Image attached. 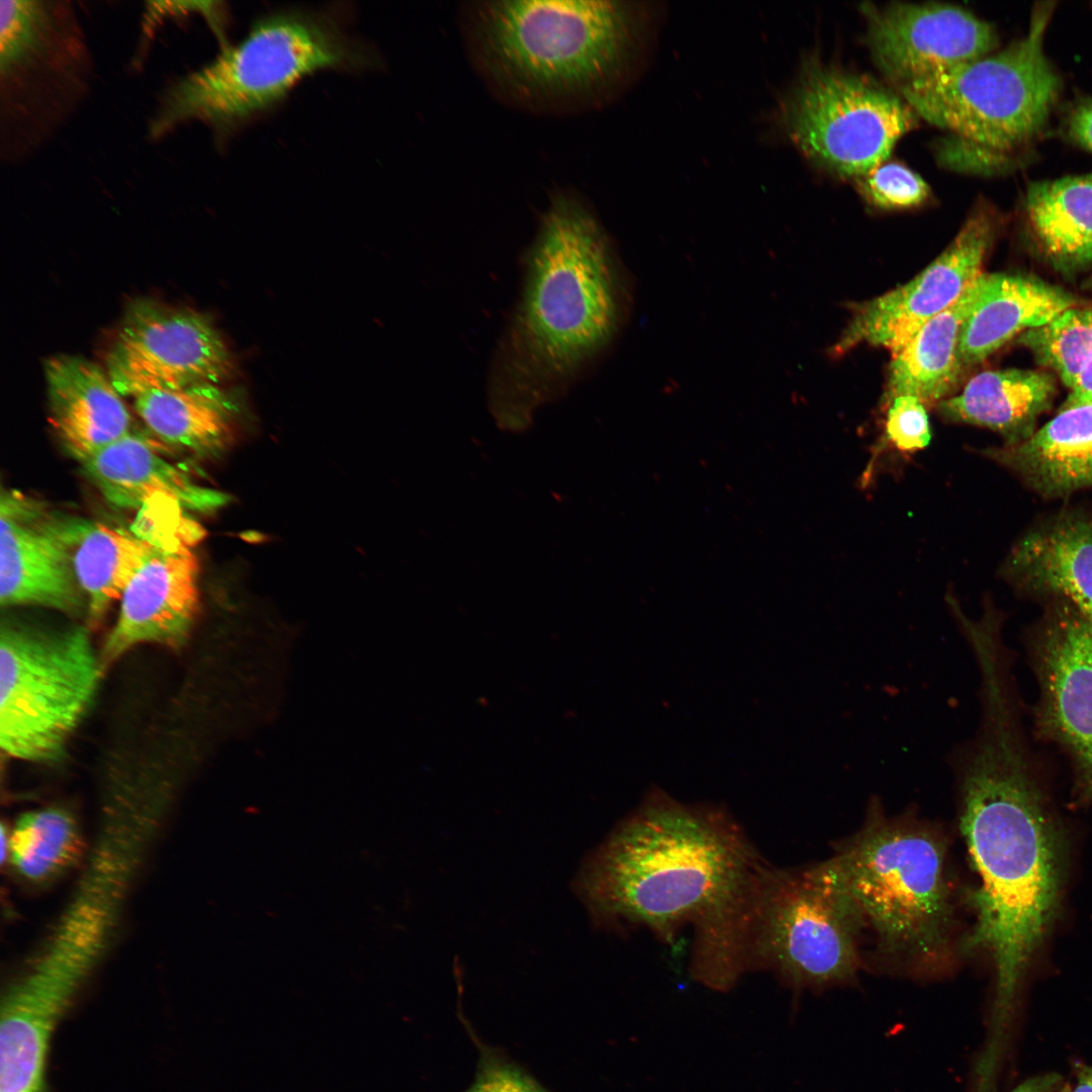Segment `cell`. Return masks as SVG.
<instances>
[{"label":"cell","mask_w":1092,"mask_h":1092,"mask_svg":"<svg viewBox=\"0 0 1092 1092\" xmlns=\"http://www.w3.org/2000/svg\"><path fill=\"white\" fill-rule=\"evenodd\" d=\"M122 396L196 384H218L234 371L233 356L203 314L153 300L131 305L106 356Z\"/></svg>","instance_id":"14"},{"label":"cell","mask_w":1092,"mask_h":1092,"mask_svg":"<svg viewBox=\"0 0 1092 1092\" xmlns=\"http://www.w3.org/2000/svg\"><path fill=\"white\" fill-rule=\"evenodd\" d=\"M885 438L903 453H914L927 447L931 441V429L925 404L911 395L891 399Z\"/></svg>","instance_id":"32"},{"label":"cell","mask_w":1092,"mask_h":1092,"mask_svg":"<svg viewBox=\"0 0 1092 1092\" xmlns=\"http://www.w3.org/2000/svg\"><path fill=\"white\" fill-rule=\"evenodd\" d=\"M1070 138L1092 153V99L1078 103L1068 117Z\"/></svg>","instance_id":"35"},{"label":"cell","mask_w":1092,"mask_h":1092,"mask_svg":"<svg viewBox=\"0 0 1092 1092\" xmlns=\"http://www.w3.org/2000/svg\"><path fill=\"white\" fill-rule=\"evenodd\" d=\"M50 423L79 463L131 433V416L106 370L77 356L44 365Z\"/></svg>","instance_id":"20"},{"label":"cell","mask_w":1092,"mask_h":1092,"mask_svg":"<svg viewBox=\"0 0 1092 1092\" xmlns=\"http://www.w3.org/2000/svg\"><path fill=\"white\" fill-rule=\"evenodd\" d=\"M862 914L832 860L766 866L746 913L742 974L776 973L793 988L849 982L859 969Z\"/></svg>","instance_id":"8"},{"label":"cell","mask_w":1092,"mask_h":1092,"mask_svg":"<svg viewBox=\"0 0 1092 1092\" xmlns=\"http://www.w3.org/2000/svg\"><path fill=\"white\" fill-rule=\"evenodd\" d=\"M374 56L328 14L285 9L259 18L238 43L208 64L170 81L147 125L154 142L199 122L225 143L274 108L306 77L328 69L361 70Z\"/></svg>","instance_id":"5"},{"label":"cell","mask_w":1092,"mask_h":1092,"mask_svg":"<svg viewBox=\"0 0 1092 1092\" xmlns=\"http://www.w3.org/2000/svg\"><path fill=\"white\" fill-rule=\"evenodd\" d=\"M981 275L893 357L889 401L899 395H911L927 406L938 404L953 390L964 370L959 357L960 334L979 294Z\"/></svg>","instance_id":"26"},{"label":"cell","mask_w":1092,"mask_h":1092,"mask_svg":"<svg viewBox=\"0 0 1092 1092\" xmlns=\"http://www.w3.org/2000/svg\"><path fill=\"white\" fill-rule=\"evenodd\" d=\"M980 454L1044 498L1092 487V405L1060 410L1025 441L988 447Z\"/></svg>","instance_id":"23"},{"label":"cell","mask_w":1092,"mask_h":1092,"mask_svg":"<svg viewBox=\"0 0 1092 1092\" xmlns=\"http://www.w3.org/2000/svg\"><path fill=\"white\" fill-rule=\"evenodd\" d=\"M469 63L510 107L574 114L618 84L637 36L634 10L609 0H476L460 3Z\"/></svg>","instance_id":"4"},{"label":"cell","mask_w":1092,"mask_h":1092,"mask_svg":"<svg viewBox=\"0 0 1092 1092\" xmlns=\"http://www.w3.org/2000/svg\"><path fill=\"white\" fill-rule=\"evenodd\" d=\"M1025 211L1056 269L1074 273L1092 266V173L1031 183Z\"/></svg>","instance_id":"27"},{"label":"cell","mask_w":1092,"mask_h":1092,"mask_svg":"<svg viewBox=\"0 0 1092 1092\" xmlns=\"http://www.w3.org/2000/svg\"><path fill=\"white\" fill-rule=\"evenodd\" d=\"M64 536L92 623L120 600L134 574L169 541L67 514Z\"/></svg>","instance_id":"25"},{"label":"cell","mask_w":1092,"mask_h":1092,"mask_svg":"<svg viewBox=\"0 0 1092 1092\" xmlns=\"http://www.w3.org/2000/svg\"><path fill=\"white\" fill-rule=\"evenodd\" d=\"M1017 343L1071 389L1092 360V307H1069L1044 325L1019 335Z\"/></svg>","instance_id":"30"},{"label":"cell","mask_w":1092,"mask_h":1092,"mask_svg":"<svg viewBox=\"0 0 1092 1092\" xmlns=\"http://www.w3.org/2000/svg\"><path fill=\"white\" fill-rule=\"evenodd\" d=\"M1058 1092H1071V1088L1070 1087H1064L1061 1090H1059Z\"/></svg>","instance_id":"41"},{"label":"cell","mask_w":1092,"mask_h":1092,"mask_svg":"<svg viewBox=\"0 0 1092 1092\" xmlns=\"http://www.w3.org/2000/svg\"><path fill=\"white\" fill-rule=\"evenodd\" d=\"M1053 3L1033 9L1027 34L995 54L899 86L929 123L952 133L945 164L995 174L1018 163L1045 127L1061 78L1043 52Z\"/></svg>","instance_id":"7"},{"label":"cell","mask_w":1092,"mask_h":1092,"mask_svg":"<svg viewBox=\"0 0 1092 1092\" xmlns=\"http://www.w3.org/2000/svg\"><path fill=\"white\" fill-rule=\"evenodd\" d=\"M94 60L73 3L0 2V159L37 153L89 97Z\"/></svg>","instance_id":"9"},{"label":"cell","mask_w":1092,"mask_h":1092,"mask_svg":"<svg viewBox=\"0 0 1092 1092\" xmlns=\"http://www.w3.org/2000/svg\"><path fill=\"white\" fill-rule=\"evenodd\" d=\"M781 116L788 136L808 160L854 180L885 163L918 119L900 93L817 61L805 66Z\"/></svg>","instance_id":"11"},{"label":"cell","mask_w":1092,"mask_h":1092,"mask_svg":"<svg viewBox=\"0 0 1092 1092\" xmlns=\"http://www.w3.org/2000/svg\"><path fill=\"white\" fill-rule=\"evenodd\" d=\"M874 931L885 959L919 975L954 963L956 914L947 847L914 810L886 815L870 800L861 828L830 857Z\"/></svg>","instance_id":"6"},{"label":"cell","mask_w":1092,"mask_h":1092,"mask_svg":"<svg viewBox=\"0 0 1092 1092\" xmlns=\"http://www.w3.org/2000/svg\"><path fill=\"white\" fill-rule=\"evenodd\" d=\"M149 846L133 826L103 824L73 896L27 977L75 997L111 943Z\"/></svg>","instance_id":"12"},{"label":"cell","mask_w":1092,"mask_h":1092,"mask_svg":"<svg viewBox=\"0 0 1092 1092\" xmlns=\"http://www.w3.org/2000/svg\"><path fill=\"white\" fill-rule=\"evenodd\" d=\"M240 537L248 543H261L265 540V536L257 531L243 532Z\"/></svg>","instance_id":"39"},{"label":"cell","mask_w":1092,"mask_h":1092,"mask_svg":"<svg viewBox=\"0 0 1092 1092\" xmlns=\"http://www.w3.org/2000/svg\"><path fill=\"white\" fill-rule=\"evenodd\" d=\"M1061 1083V1076L1048 1073L1031 1077L1010 1092H1057Z\"/></svg>","instance_id":"37"},{"label":"cell","mask_w":1092,"mask_h":1092,"mask_svg":"<svg viewBox=\"0 0 1092 1092\" xmlns=\"http://www.w3.org/2000/svg\"><path fill=\"white\" fill-rule=\"evenodd\" d=\"M133 407L155 436L194 455L220 447L235 412L217 384L209 383L148 391L133 397Z\"/></svg>","instance_id":"28"},{"label":"cell","mask_w":1092,"mask_h":1092,"mask_svg":"<svg viewBox=\"0 0 1092 1092\" xmlns=\"http://www.w3.org/2000/svg\"><path fill=\"white\" fill-rule=\"evenodd\" d=\"M190 538L164 543L125 587L118 616L103 647L112 661L133 646L182 644L198 605V562Z\"/></svg>","instance_id":"18"},{"label":"cell","mask_w":1092,"mask_h":1092,"mask_svg":"<svg viewBox=\"0 0 1092 1092\" xmlns=\"http://www.w3.org/2000/svg\"><path fill=\"white\" fill-rule=\"evenodd\" d=\"M15 871L34 883L49 882L72 867L83 850L79 825L61 808H44L23 814L8 839Z\"/></svg>","instance_id":"29"},{"label":"cell","mask_w":1092,"mask_h":1092,"mask_svg":"<svg viewBox=\"0 0 1092 1092\" xmlns=\"http://www.w3.org/2000/svg\"><path fill=\"white\" fill-rule=\"evenodd\" d=\"M1056 393V378L1046 371L989 370L969 380L960 394L940 401L937 410L947 422L990 429L1004 438V445H1015L1036 431Z\"/></svg>","instance_id":"24"},{"label":"cell","mask_w":1092,"mask_h":1092,"mask_svg":"<svg viewBox=\"0 0 1092 1092\" xmlns=\"http://www.w3.org/2000/svg\"><path fill=\"white\" fill-rule=\"evenodd\" d=\"M1077 303L1072 293L1036 277L982 273L979 294L960 334L963 368L984 361L1013 338Z\"/></svg>","instance_id":"22"},{"label":"cell","mask_w":1092,"mask_h":1092,"mask_svg":"<svg viewBox=\"0 0 1092 1092\" xmlns=\"http://www.w3.org/2000/svg\"><path fill=\"white\" fill-rule=\"evenodd\" d=\"M1071 1092H1092V1066L1076 1067V1083Z\"/></svg>","instance_id":"38"},{"label":"cell","mask_w":1092,"mask_h":1092,"mask_svg":"<svg viewBox=\"0 0 1092 1092\" xmlns=\"http://www.w3.org/2000/svg\"><path fill=\"white\" fill-rule=\"evenodd\" d=\"M198 13L210 23L212 31L218 37L221 47L228 44L224 39L225 10L217 1H150L146 3L143 17V35L153 37L157 26L167 18Z\"/></svg>","instance_id":"34"},{"label":"cell","mask_w":1092,"mask_h":1092,"mask_svg":"<svg viewBox=\"0 0 1092 1092\" xmlns=\"http://www.w3.org/2000/svg\"><path fill=\"white\" fill-rule=\"evenodd\" d=\"M101 667L88 631L7 618L0 634V745L57 760L94 699Z\"/></svg>","instance_id":"10"},{"label":"cell","mask_w":1092,"mask_h":1092,"mask_svg":"<svg viewBox=\"0 0 1092 1092\" xmlns=\"http://www.w3.org/2000/svg\"><path fill=\"white\" fill-rule=\"evenodd\" d=\"M152 445L131 432L80 464L104 498L123 510L170 502L181 510L205 513L229 502L225 493L198 484Z\"/></svg>","instance_id":"21"},{"label":"cell","mask_w":1092,"mask_h":1092,"mask_svg":"<svg viewBox=\"0 0 1092 1092\" xmlns=\"http://www.w3.org/2000/svg\"><path fill=\"white\" fill-rule=\"evenodd\" d=\"M995 231V212L987 203H978L952 242L921 273L856 308L834 351L844 353L867 343L896 356L982 274Z\"/></svg>","instance_id":"15"},{"label":"cell","mask_w":1092,"mask_h":1092,"mask_svg":"<svg viewBox=\"0 0 1092 1092\" xmlns=\"http://www.w3.org/2000/svg\"><path fill=\"white\" fill-rule=\"evenodd\" d=\"M767 866L729 812L652 786L592 852L574 889L598 927H646L672 940L694 928L693 954L733 940Z\"/></svg>","instance_id":"2"},{"label":"cell","mask_w":1092,"mask_h":1092,"mask_svg":"<svg viewBox=\"0 0 1092 1092\" xmlns=\"http://www.w3.org/2000/svg\"><path fill=\"white\" fill-rule=\"evenodd\" d=\"M521 267L518 300L487 374L489 404L510 427L574 387L620 318L609 239L574 188L550 192Z\"/></svg>","instance_id":"3"},{"label":"cell","mask_w":1092,"mask_h":1092,"mask_svg":"<svg viewBox=\"0 0 1092 1092\" xmlns=\"http://www.w3.org/2000/svg\"><path fill=\"white\" fill-rule=\"evenodd\" d=\"M1001 572L1020 594L1066 601L1092 620V513L1066 509L1030 527Z\"/></svg>","instance_id":"19"},{"label":"cell","mask_w":1092,"mask_h":1092,"mask_svg":"<svg viewBox=\"0 0 1092 1092\" xmlns=\"http://www.w3.org/2000/svg\"><path fill=\"white\" fill-rule=\"evenodd\" d=\"M1085 287L1092 292V277L1086 281Z\"/></svg>","instance_id":"40"},{"label":"cell","mask_w":1092,"mask_h":1092,"mask_svg":"<svg viewBox=\"0 0 1092 1092\" xmlns=\"http://www.w3.org/2000/svg\"><path fill=\"white\" fill-rule=\"evenodd\" d=\"M862 12L874 62L898 87L981 59L998 44L991 24L956 5L864 3Z\"/></svg>","instance_id":"16"},{"label":"cell","mask_w":1092,"mask_h":1092,"mask_svg":"<svg viewBox=\"0 0 1092 1092\" xmlns=\"http://www.w3.org/2000/svg\"><path fill=\"white\" fill-rule=\"evenodd\" d=\"M464 1092H548L522 1068L482 1046L474 1081Z\"/></svg>","instance_id":"33"},{"label":"cell","mask_w":1092,"mask_h":1092,"mask_svg":"<svg viewBox=\"0 0 1092 1092\" xmlns=\"http://www.w3.org/2000/svg\"><path fill=\"white\" fill-rule=\"evenodd\" d=\"M1092 405V360L1082 370L1060 410Z\"/></svg>","instance_id":"36"},{"label":"cell","mask_w":1092,"mask_h":1092,"mask_svg":"<svg viewBox=\"0 0 1092 1092\" xmlns=\"http://www.w3.org/2000/svg\"><path fill=\"white\" fill-rule=\"evenodd\" d=\"M65 514L13 489L0 497V603L87 611L64 536Z\"/></svg>","instance_id":"17"},{"label":"cell","mask_w":1092,"mask_h":1092,"mask_svg":"<svg viewBox=\"0 0 1092 1092\" xmlns=\"http://www.w3.org/2000/svg\"><path fill=\"white\" fill-rule=\"evenodd\" d=\"M1025 647L1038 687L1035 732L1067 757L1077 801L1092 803V620L1046 601Z\"/></svg>","instance_id":"13"},{"label":"cell","mask_w":1092,"mask_h":1092,"mask_svg":"<svg viewBox=\"0 0 1092 1092\" xmlns=\"http://www.w3.org/2000/svg\"><path fill=\"white\" fill-rule=\"evenodd\" d=\"M946 763L979 878L968 897L976 921L960 949L985 952L993 963L995 996L983 1052L1000 1058L1026 972L1058 907L1060 828L1016 706L984 707L974 736L954 744Z\"/></svg>","instance_id":"1"},{"label":"cell","mask_w":1092,"mask_h":1092,"mask_svg":"<svg viewBox=\"0 0 1092 1092\" xmlns=\"http://www.w3.org/2000/svg\"><path fill=\"white\" fill-rule=\"evenodd\" d=\"M855 182L867 202L882 209L916 207L931 193L920 175L898 162L883 163Z\"/></svg>","instance_id":"31"}]
</instances>
